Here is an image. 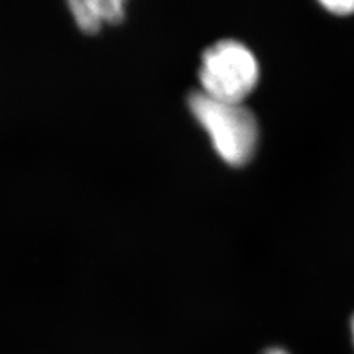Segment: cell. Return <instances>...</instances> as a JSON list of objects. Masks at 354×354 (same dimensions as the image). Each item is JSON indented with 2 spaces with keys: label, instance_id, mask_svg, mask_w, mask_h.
<instances>
[{
  "label": "cell",
  "instance_id": "obj_1",
  "mask_svg": "<svg viewBox=\"0 0 354 354\" xmlns=\"http://www.w3.org/2000/svg\"><path fill=\"white\" fill-rule=\"evenodd\" d=\"M189 108L227 164L243 165L251 160L259 143V124L245 105L220 101L198 91L189 95Z\"/></svg>",
  "mask_w": 354,
  "mask_h": 354
},
{
  "label": "cell",
  "instance_id": "obj_2",
  "mask_svg": "<svg viewBox=\"0 0 354 354\" xmlns=\"http://www.w3.org/2000/svg\"><path fill=\"white\" fill-rule=\"evenodd\" d=\"M260 66L256 55L238 40H220L201 59L199 80L205 95L227 102H242L257 86Z\"/></svg>",
  "mask_w": 354,
  "mask_h": 354
},
{
  "label": "cell",
  "instance_id": "obj_3",
  "mask_svg": "<svg viewBox=\"0 0 354 354\" xmlns=\"http://www.w3.org/2000/svg\"><path fill=\"white\" fill-rule=\"evenodd\" d=\"M70 9L77 24L84 31H96L102 22H117L124 15L121 0H73Z\"/></svg>",
  "mask_w": 354,
  "mask_h": 354
},
{
  "label": "cell",
  "instance_id": "obj_4",
  "mask_svg": "<svg viewBox=\"0 0 354 354\" xmlns=\"http://www.w3.org/2000/svg\"><path fill=\"white\" fill-rule=\"evenodd\" d=\"M322 5L338 15L354 12V0H328V2H322Z\"/></svg>",
  "mask_w": 354,
  "mask_h": 354
},
{
  "label": "cell",
  "instance_id": "obj_5",
  "mask_svg": "<svg viewBox=\"0 0 354 354\" xmlns=\"http://www.w3.org/2000/svg\"><path fill=\"white\" fill-rule=\"evenodd\" d=\"M351 334H353V342H354V316L351 319Z\"/></svg>",
  "mask_w": 354,
  "mask_h": 354
},
{
  "label": "cell",
  "instance_id": "obj_6",
  "mask_svg": "<svg viewBox=\"0 0 354 354\" xmlns=\"http://www.w3.org/2000/svg\"><path fill=\"white\" fill-rule=\"evenodd\" d=\"M278 354H290V353L285 351V350H282V348H278Z\"/></svg>",
  "mask_w": 354,
  "mask_h": 354
}]
</instances>
